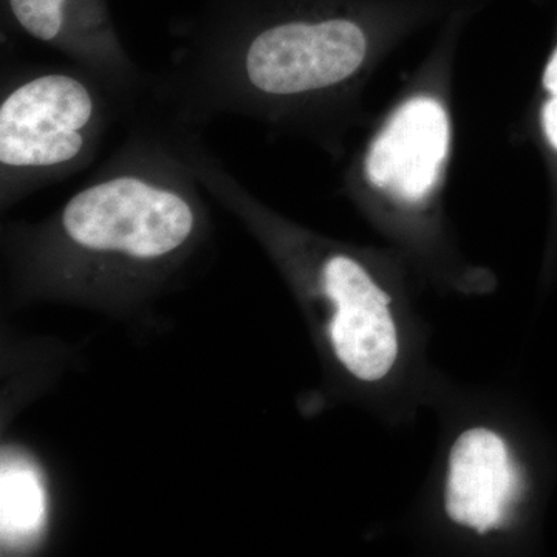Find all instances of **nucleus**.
Returning a JSON list of instances; mask_svg holds the SVG:
<instances>
[{
  "instance_id": "obj_1",
  "label": "nucleus",
  "mask_w": 557,
  "mask_h": 557,
  "mask_svg": "<svg viewBox=\"0 0 557 557\" xmlns=\"http://www.w3.org/2000/svg\"><path fill=\"white\" fill-rule=\"evenodd\" d=\"M205 194L160 120H135L53 214L7 228L14 282L33 295L91 302L153 295L208 244Z\"/></svg>"
},
{
  "instance_id": "obj_2",
  "label": "nucleus",
  "mask_w": 557,
  "mask_h": 557,
  "mask_svg": "<svg viewBox=\"0 0 557 557\" xmlns=\"http://www.w3.org/2000/svg\"><path fill=\"white\" fill-rule=\"evenodd\" d=\"M132 101L90 69L14 64L0 81V207L89 168Z\"/></svg>"
},
{
  "instance_id": "obj_3",
  "label": "nucleus",
  "mask_w": 557,
  "mask_h": 557,
  "mask_svg": "<svg viewBox=\"0 0 557 557\" xmlns=\"http://www.w3.org/2000/svg\"><path fill=\"white\" fill-rule=\"evenodd\" d=\"M314 263L313 287L325 306V333L333 358L361 383L387 379L399 357L391 296L347 252L329 251Z\"/></svg>"
},
{
  "instance_id": "obj_4",
  "label": "nucleus",
  "mask_w": 557,
  "mask_h": 557,
  "mask_svg": "<svg viewBox=\"0 0 557 557\" xmlns=\"http://www.w3.org/2000/svg\"><path fill=\"white\" fill-rule=\"evenodd\" d=\"M527 490L525 469L494 429H467L450 446L443 507L456 525L479 536L502 530Z\"/></svg>"
},
{
  "instance_id": "obj_5",
  "label": "nucleus",
  "mask_w": 557,
  "mask_h": 557,
  "mask_svg": "<svg viewBox=\"0 0 557 557\" xmlns=\"http://www.w3.org/2000/svg\"><path fill=\"white\" fill-rule=\"evenodd\" d=\"M22 33L70 62L90 69L138 102L148 94L146 75L113 30L97 0H7Z\"/></svg>"
},
{
  "instance_id": "obj_6",
  "label": "nucleus",
  "mask_w": 557,
  "mask_h": 557,
  "mask_svg": "<svg viewBox=\"0 0 557 557\" xmlns=\"http://www.w3.org/2000/svg\"><path fill=\"white\" fill-rule=\"evenodd\" d=\"M448 145L445 109L431 98H413L398 109L370 145L366 180L395 199L416 203L437 182Z\"/></svg>"
},
{
  "instance_id": "obj_7",
  "label": "nucleus",
  "mask_w": 557,
  "mask_h": 557,
  "mask_svg": "<svg viewBox=\"0 0 557 557\" xmlns=\"http://www.w3.org/2000/svg\"><path fill=\"white\" fill-rule=\"evenodd\" d=\"M0 525L9 545L27 544L46 523L47 496L38 469L25 457H3L0 479Z\"/></svg>"
},
{
  "instance_id": "obj_8",
  "label": "nucleus",
  "mask_w": 557,
  "mask_h": 557,
  "mask_svg": "<svg viewBox=\"0 0 557 557\" xmlns=\"http://www.w3.org/2000/svg\"><path fill=\"white\" fill-rule=\"evenodd\" d=\"M545 134L557 149V97H552L544 109Z\"/></svg>"
},
{
  "instance_id": "obj_9",
  "label": "nucleus",
  "mask_w": 557,
  "mask_h": 557,
  "mask_svg": "<svg viewBox=\"0 0 557 557\" xmlns=\"http://www.w3.org/2000/svg\"><path fill=\"white\" fill-rule=\"evenodd\" d=\"M544 86L552 97H557V50L545 70Z\"/></svg>"
}]
</instances>
